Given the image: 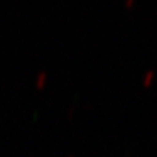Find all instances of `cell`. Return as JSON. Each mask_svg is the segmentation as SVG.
<instances>
[{"label":"cell","instance_id":"cell-1","mask_svg":"<svg viewBox=\"0 0 157 157\" xmlns=\"http://www.w3.org/2000/svg\"><path fill=\"white\" fill-rule=\"evenodd\" d=\"M153 77H155V72L153 71H148V72H145V75L143 77V82L145 85H148L151 84V81L153 80Z\"/></svg>","mask_w":157,"mask_h":157},{"label":"cell","instance_id":"cell-2","mask_svg":"<svg viewBox=\"0 0 157 157\" xmlns=\"http://www.w3.org/2000/svg\"><path fill=\"white\" fill-rule=\"evenodd\" d=\"M45 80H46V73H45V72H41V73L38 75V77H37L36 81H37L38 85H42L43 82H45Z\"/></svg>","mask_w":157,"mask_h":157},{"label":"cell","instance_id":"cell-3","mask_svg":"<svg viewBox=\"0 0 157 157\" xmlns=\"http://www.w3.org/2000/svg\"><path fill=\"white\" fill-rule=\"evenodd\" d=\"M132 2H134V0H126V4H127V6H130Z\"/></svg>","mask_w":157,"mask_h":157}]
</instances>
